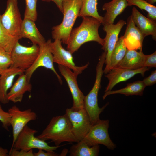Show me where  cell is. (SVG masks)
<instances>
[{"mask_svg": "<svg viewBox=\"0 0 156 156\" xmlns=\"http://www.w3.org/2000/svg\"><path fill=\"white\" fill-rule=\"evenodd\" d=\"M82 17L83 20L81 25L72 29L67 44V50L72 54L87 42L95 41L102 46L104 44V39L100 36L98 33L101 23L92 17Z\"/></svg>", "mask_w": 156, "mask_h": 156, "instance_id": "obj_1", "label": "cell"}, {"mask_svg": "<svg viewBox=\"0 0 156 156\" xmlns=\"http://www.w3.org/2000/svg\"><path fill=\"white\" fill-rule=\"evenodd\" d=\"M37 138L46 141L50 140L56 146L62 142H77L74 136L70 122L66 114L53 117L45 128Z\"/></svg>", "mask_w": 156, "mask_h": 156, "instance_id": "obj_2", "label": "cell"}, {"mask_svg": "<svg viewBox=\"0 0 156 156\" xmlns=\"http://www.w3.org/2000/svg\"><path fill=\"white\" fill-rule=\"evenodd\" d=\"M82 2V0H64L62 21L52 28V37L54 40H59L63 44H67L73 27L78 17Z\"/></svg>", "mask_w": 156, "mask_h": 156, "instance_id": "obj_3", "label": "cell"}, {"mask_svg": "<svg viewBox=\"0 0 156 156\" xmlns=\"http://www.w3.org/2000/svg\"><path fill=\"white\" fill-rule=\"evenodd\" d=\"M105 56L102 54L99 58V61L96 67V76L93 87L89 93L85 96L84 108L86 110L92 125L95 124L100 119L99 115L109 104L107 103L101 108L98 105V96L103 70V69L105 63Z\"/></svg>", "mask_w": 156, "mask_h": 156, "instance_id": "obj_4", "label": "cell"}, {"mask_svg": "<svg viewBox=\"0 0 156 156\" xmlns=\"http://www.w3.org/2000/svg\"><path fill=\"white\" fill-rule=\"evenodd\" d=\"M36 130L25 125L18 135L13 148L18 150L29 151L33 149H42L46 151H54L62 145L51 146L45 141L35 136Z\"/></svg>", "mask_w": 156, "mask_h": 156, "instance_id": "obj_5", "label": "cell"}, {"mask_svg": "<svg viewBox=\"0 0 156 156\" xmlns=\"http://www.w3.org/2000/svg\"><path fill=\"white\" fill-rule=\"evenodd\" d=\"M38 45L33 44L30 47L21 45L17 42L13 47L10 55L12 61L11 67L25 71L34 62L39 52Z\"/></svg>", "mask_w": 156, "mask_h": 156, "instance_id": "obj_6", "label": "cell"}, {"mask_svg": "<svg viewBox=\"0 0 156 156\" xmlns=\"http://www.w3.org/2000/svg\"><path fill=\"white\" fill-rule=\"evenodd\" d=\"M109 120H100L92 125L82 140L90 146L101 144L110 150H114L116 148V146L111 140L109 135Z\"/></svg>", "mask_w": 156, "mask_h": 156, "instance_id": "obj_7", "label": "cell"}, {"mask_svg": "<svg viewBox=\"0 0 156 156\" xmlns=\"http://www.w3.org/2000/svg\"><path fill=\"white\" fill-rule=\"evenodd\" d=\"M1 23L11 35L21 39L20 29L23 20L18 6L17 0H8L4 13L1 15Z\"/></svg>", "mask_w": 156, "mask_h": 156, "instance_id": "obj_8", "label": "cell"}, {"mask_svg": "<svg viewBox=\"0 0 156 156\" xmlns=\"http://www.w3.org/2000/svg\"><path fill=\"white\" fill-rule=\"evenodd\" d=\"M65 114L70 122L74 136L79 141L82 140L92 126L86 110L84 108L77 111L67 108Z\"/></svg>", "mask_w": 156, "mask_h": 156, "instance_id": "obj_9", "label": "cell"}, {"mask_svg": "<svg viewBox=\"0 0 156 156\" xmlns=\"http://www.w3.org/2000/svg\"><path fill=\"white\" fill-rule=\"evenodd\" d=\"M51 40L49 39L44 44L39 46V52L37 57L31 66L25 71V73L29 81H30L35 71L39 67H43L53 71L60 83H62L61 77L55 70L53 65V57L51 51Z\"/></svg>", "mask_w": 156, "mask_h": 156, "instance_id": "obj_10", "label": "cell"}, {"mask_svg": "<svg viewBox=\"0 0 156 156\" xmlns=\"http://www.w3.org/2000/svg\"><path fill=\"white\" fill-rule=\"evenodd\" d=\"M126 24L123 20H120L116 24H105L103 29L106 33L104 42L102 49L106 53L105 63L106 66L103 73L107 74L109 71L110 59L112 51L118 39V36L121 30Z\"/></svg>", "mask_w": 156, "mask_h": 156, "instance_id": "obj_11", "label": "cell"}, {"mask_svg": "<svg viewBox=\"0 0 156 156\" xmlns=\"http://www.w3.org/2000/svg\"><path fill=\"white\" fill-rule=\"evenodd\" d=\"M10 116V123L12 129L13 141L10 150L18 135L24 127L30 121L37 118L36 113L31 109L21 110L16 105L12 106L8 112Z\"/></svg>", "mask_w": 156, "mask_h": 156, "instance_id": "obj_12", "label": "cell"}, {"mask_svg": "<svg viewBox=\"0 0 156 156\" xmlns=\"http://www.w3.org/2000/svg\"><path fill=\"white\" fill-rule=\"evenodd\" d=\"M62 43L61 41L58 39L51 42V51L53 62L70 68L78 75L88 67L89 63L82 66H76L73 61L72 54L68 50H65L62 47Z\"/></svg>", "mask_w": 156, "mask_h": 156, "instance_id": "obj_13", "label": "cell"}, {"mask_svg": "<svg viewBox=\"0 0 156 156\" xmlns=\"http://www.w3.org/2000/svg\"><path fill=\"white\" fill-rule=\"evenodd\" d=\"M58 67L61 74L67 82L72 95L73 103L71 108L75 111L84 108L85 96L78 87L77 80L78 75L65 66L58 64Z\"/></svg>", "mask_w": 156, "mask_h": 156, "instance_id": "obj_14", "label": "cell"}, {"mask_svg": "<svg viewBox=\"0 0 156 156\" xmlns=\"http://www.w3.org/2000/svg\"><path fill=\"white\" fill-rule=\"evenodd\" d=\"M150 68L144 67L138 69L130 70L117 67L111 69L105 75L109 80L108 85L106 88L105 92L111 90L117 83L125 81L134 76L135 75L140 74L144 76L145 73Z\"/></svg>", "mask_w": 156, "mask_h": 156, "instance_id": "obj_15", "label": "cell"}, {"mask_svg": "<svg viewBox=\"0 0 156 156\" xmlns=\"http://www.w3.org/2000/svg\"><path fill=\"white\" fill-rule=\"evenodd\" d=\"M123 37L127 49L142 51L144 38L135 25L131 15L128 18L126 29Z\"/></svg>", "mask_w": 156, "mask_h": 156, "instance_id": "obj_16", "label": "cell"}, {"mask_svg": "<svg viewBox=\"0 0 156 156\" xmlns=\"http://www.w3.org/2000/svg\"><path fill=\"white\" fill-rule=\"evenodd\" d=\"M25 71L18 68L10 67L0 76V102L6 104L9 102L8 99V90L13 85L14 79Z\"/></svg>", "mask_w": 156, "mask_h": 156, "instance_id": "obj_17", "label": "cell"}, {"mask_svg": "<svg viewBox=\"0 0 156 156\" xmlns=\"http://www.w3.org/2000/svg\"><path fill=\"white\" fill-rule=\"evenodd\" d=\"M131 15L135 25L144 37L151 35L152 38L156 40V21L145 16L135 7H133L132 9Z\"/></svg>", "mask_w": 156, "mask_h": 156, "instance_id": "obj_18", "label": "cell"}, {"mask_svg": "<svg viewBox=\"0 0 156 156\" xmlns=\"http://www.w3.org/2000/svg\"><path fill=\"white\" fill-rule=\"evenodd\" d=\"M19 76L7 94L9 101L14 103L21 102L24 94L27 92H30L32 89V85L27 80L25 74L23 73Z\"/></svg>", "mask_w": 156, "mask_h": 156, "instance_id": "obj_19", "label": "cell"}, {"mask_svg": "<svg viewBox=\"0 0 156 156\" xmlns=\"http://www.w3.org/2000/svg\"><path fill=\"white\" fill-rule=\"evenodd\" d=\"M35 22L31 19L24 18L21 28L20 36L21 38H28L33 44L39 46L46 41L37 28Z\"/></svg>", "mask_w": 156, "mask_h": 156, "instance_id": "obj_20", "label": "cell"}, {"mask_svg": "<svg viewBox=\"0 0 156 156\" xmlns=\"http://www.w3.org/2000/svg\"><path fill=\"white\" fill-rule=\"evenodd\" d=\"M146 56L142 51L127 49L123 58L115 67L130 70L139 69L143 67Z\"/></svg>", "mask_w": 156, "mask_h": 156, "instance_id": "obj_21", "label": "cell"}, {"mask_svg": "<svg viewBox=\"0 0 156 156\" xmlns=\"http://www.w3.org/2000/svg\"><path fill=\"white\" fill-rule=\"evenodd\" d=\"M128 6L126 0H112L105 3L102 8L106 11L103 17L105 24H113L116 17L122 13Z\"/></svg>", "mask_w": 156, "mask_h": 156, "instance_id": "obj_22", "label": "cell"}, {"mask_svg": "<svg viewBox=\"0 0 156 156\" xmlns=\"http://www.w3.org/2000/svg\"><path fill=\"white\" fill-rule=\"evenodd\" d=\"M146 87L142 81H137L127 84L126 86L122 89L115 90H110L105 92L103 96V99L104 100L108 96L117 94H123L127 96H142Z\"/></svg>", "mask_w": 156, "mask_h": 156, "instance_id": "obj_23", "label": "cell"}, {"mask_svg": "<svg viewBox=\"0 0 156 156\" xmlns=\"http://www.w3.org/2000/svg\"><path fill=\"white\" fill-rule=\"evenodd\" d=\"M99 149V145L90 146L82 140L73 145L69 152L70 156H97Z\"/></svg>", "mask_w": 156, "mask_h": 156, "instance_id": "obj_24", "label": "cell"}, {"mask_svg": "<svg viewBox=\"0 0 156 156\" xmlns=\"http://www.w3.org/2000/svg\"><path fill=\"white\" fill-rule=\"evenodd\" d=\"M98 0H82L78 17L89 16L99 20L103 25V17L100 16L97 9Z\"/></svg>", "mask_w": 156, "mask_h": 156, "instance_id": "obj_25", "label": "cell"}, {"mask_svg": "<svg viewBox=\"0 0 156 156\" xmlns=\"http://www.w3.org/2000/svg\"><path fill=\"white\" fill-rule=\"evenodd\" d=\"M127 49L123 36L118 39L112 53L110 62L109 71L115 67L124 57Z\"/></svg>", "mask_w": 156, "mask_h": 156, "instance_id": "obj_26", "label": "cell"}, {"mask_svg": "<svg viewBox=\"0 0 156 156\" xmlns=\"http://www.w3.org/2000/svg\"><path fill=\"white\" fill-rule=\"evenodd\" d=\"M0 16V47L10 54L13 47L20 39L7 31L1 23Z\"/></svg>", "mask_w": 156, "mask_h": 156, "instance_id": "obj_27", "label": "cell"}, {"mask_svg": "<svg viewBox=\"0 0 156 156\" xmlns=\"http://www.w3.org/2000/svg\"><path fill=\"white\" fill-rule=\"evenodd\" d=\"M128 6H136L142 10L147 11L148 18L156 20V7L149 4L145 0H126Z\"/></svg>", "mask_w": 156, "mask_h": 156, "instance_id": "obj_28", "label": "cell"}, {"mask_svg": "<svg viewBox=\"0 0 156 156\" xmlns=\"http://www.w3.org/2000/svg\"><path fill=\"white\" fill-rule=\"evenodd\" d=\"M37 0H25V9L24 18H29L34 21L37 19L36 10Z\"/></svg>", "mask_w": 156, "mask_h": 156, "instance_id": "obj_29", "label": "cell"}, {"mask_svg": "<svg viewBox=\"0 0 156 156\" xmlns=\"http://www.w3.org/2000/svg\"><path fill=\"white\" fill-rule=\"evenodd\" d=\"M12 64L10 54L0 47V75L10 67Z\"/></svg>", "mask_w": 156, "mask_h": 156, "instance_id": "obj_30", "label": "cell"}, {"mask_svg": "<svg viewBox=\"0 0 156 156\" xmlns=\"http://www.w3.org/2000/svg\"><path fill=\"white\" fill-rule=\"evenodd\" d=\"M0 102V121L3 127L6 130L9 131L8 127L11 126L10 116L8 112L3 110Z\"/></svg>", "mask_w": 156, "mask_h": 156, "instance_id": "obj_31", "label": "cell"}, {"mask_svg": "<svg viewBox=\"0 0 156 156\" xmlns=\"http://www.w3.org/2000/svg\"><path fill=\"white\" fill-rule=\"evenodd\" d=\"M9 155L10 156H34L32 149L27 151L17 149L14 148L10 150Z\"/></svg>", "mask_w": 156, "mask_h": 156, "instance_id": "obj_32", "label": "cell"}, {"mask_svg": "<svg viewBox=\"0 0 156 156\" xmlns=\"http://www.w3.org/2000/svg\"><path fill=\"white\" fill-rule=\"evenodd\" d=\"M145 67L150 68L156 67V52L149 55H146L145 62L143 67Z\"/></svg>", "mask_w": 156, "mask_h": 156, "instance_id": "obj_33", "label": "cell"}, {"mask_svg": "<svg viewBox=\"0 0 156 156\" xmlns=\"http://www.w3.org/2000/svg\"><path fill=\"white\" fill-rule=\"evenodd\" d=\"M142 81L146 86H151L155 83H156V70L152 71L151 74L148 77L144 79Z\"/></svg>", "mask_w": 156, "mask_h": 156, "instance_id": "obj_34", "label": "cell"}, {"mask_svg": "<svg viewBox=\"0 0 156 156\" xmlns=\"http://www.w3.org/2000/svg\"><path fill=\"white\" fill-rule=\"evenodd\" d=\"M34 156H57L59 155L54 151H46L45 152L42 149H38L36 153L34 152Z\"/></svg>", "mask_w": 156, "mask_h": 156, "instance_id": "obj_35", "label": "cell"}, {"mask_svg": "<svg viewBox=\"0 0 156 156\" xmlns=\"http://www.w3.org/2000/svg\"><path fill=\"white\" fill-rule=\"evenodd\" d=\"M43 1L46 2H50L51 1L54 2L57 7L63 13V9L62 4L64 0H42Z\"/></svg>", "mask_w": 156, "mask_h": 156, "instance_id": "obj_36", "label": "cell"}, {"mask_svg": "<svg viewBox=\"0 0 156 156\" xmlns=\"http://www.w3.org/2000/svg\"><path fill=\"white\" fill-rule=\"evenodd\" d=\"M9 156V152L8 150L0 146V156Z\"/></svg>", "mask_w": 156, "mask_h": 156, "instance_id": "obj_37", "label": "cell"}, {"mask_svg": "<svg viewBox=\"0 0 156 156\" xmlns=\"http://www.w3.org/2000/svg\"><path fill=\"white\" fill-rule=\"evenodd\" d=\"M147 2L150 4L153 5L156 2V0H145Z\"/></svg>", "mask_w": 156, "mask_h": 156, "instance_id": "obj_38", "label": "cell"}]
</instances>
